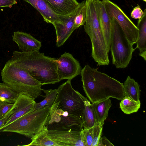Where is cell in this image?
<instances>
[{
  "label": "cell",
  "mask_w": 146,
  "mask_h": 146,
  "mask_svg": "<svg viewBox=\"0 0 146 146\" xmlns=\"http://www.w3.org/2000/svg\"><path fill=\"white\" fill-rule=\"evenodd\" d=\"M19 94L3 82L0 83V101L13 104Z\"/></svg>",
  "instance_id": "23"
},
{
  "label": "cell",
  "mask_w": 146,
  "mask_h": 146,
  "mask_svg": "<svg viewBox=\"0 0 146 146\" xmlns=\"http://www.w3.org/2000/svg\"><path fill=\"white\" fill-rule=\"evenodd\" d=\"M114 146L105 137H101L100 139L97 146Z\"/></svg>",
  "instance_id": "32"
},
{
  "label": "cell",
  "mask_w": 146,
  "mask_h": 146,
  "mask_svg": "<svg viewBox=\"0 0 146 146\" xmlns=\"http://www.w3.org/2000/svg\"><path fill=\"white\" fill-rule=\"evenodd\" d=\"M84 103V108L83 111L81 119L84 129L93 127L98 122L97 121L92 104L88 99L83 95Z\"/></svg>",
  "instance_id": "17"
},
{
  "label": "cell",
  "mask_w": 146,
  "mask_h": 146,
  "mask_svg": "<svg viewBox=\"0 0 146 146\" xmlns=\"http://www.w3.org/2000/svg\"><path fill=\"white\" fill-rule=\"evenodd\" d=\"M17 3L15 0H0V7H11L13 5Z\"/></svg>",
  "instance_id": "30"
},
{
  "label": "cell",
  "mask_w": 146,
  "mask_h": 146,
  "mask_svg": "<svg viewBox=\"0 0 146 146\" xmlns=\"http://www.w3.org/2000/svg\"><path fill=\"white\" fill-rule=\"evenodd\" d=\"M51 9L58 15H65L75 10L80 3L77 0H45Z\"/></svg>",
  "instance_id": "15"
},
{
  "label": "cell",
  "mask_w": 146,
  "mask_h": 146,
  "mask_svg": "<svg viewBox=\"0 0 146 146\" xmlns=\"http://www.w3.org/2000/svg\"><path fill=\"white\" fill-rule=\"evenodd\" d=\"M58 92L51 108L60 109L81 119L84 108L82 95L74 89L71 80H68L59 86Z\"/></svg>",
  "instance_id": "6"
},
{
  "label": "cell",
  "mask_w": 146,
  "mask_h": 146,
  "mask_svg": "<svg viewBox=\"0 0 146 146\" xmlns=\"http://www.w3.org/2000/svg\"><path fill=\"white\" fill-rule=\"evenodd\" d=\"M92 105L98 122L104 123L108 116L109 110L112 104L110 98L92 103Z\"/></svg>",
  "instance_id": "20"
},
{
  "label": "cell",
  "mask_w": 146,
  "mask_h": 146,
  "mask_svg": "<svg viewBox=\"0 0 146 146\" xmlns=\"http://www.w3.org/2000/svg\"><path fill=\"white\" fill-rule=\"evenodd\" d=\"M86 17V1L80 3L74 17L73 27L74 31L85 24Z\"/></svg>",
  "instance_id": "24"
},
{
  "label": "cell",
  "mask_w": 146,
  "mask_h": 146,
  "mask_svg": "<svg viewBox=\"0 0 146 146\" xmlns=\"http://www.w3.org/2000/svg\"><path fill=\"white\" fill-rule=\"evenodd\" d=\"M138 29V38L136 42V47L139 50V54L146 53V9L141 18L139 19L137 26Z\"/></svg>",
  "instance_id": "21"
},
{
  "label": "cell",
  "mask_w": 146,
  "mask_h": 146,
  "mask_svg": "<svg viewBox=\"0 0 146 146\" xmlns=\"http://www.w3.org/2000/svg\"><path fill=\"white\" fill-rule=\"evenodd\" d=\"M108 15L117 22L127 38L133 44L138 38V29L121 9L110 0H102Z\"/></svg>",
  "instance_id": "8"
},
{
  "label": "cell",
  "mask_w": 146,
  "mask_h": 146,
  "mask_svg": "<svg viewBox=\"0 0 146 146\" xmlns=\"http://www.w3.org/2000/svg\"><path fill=\"white\" fill-rule=\"evenodd\" d=\"M93 127L89 129H83L84 134L86 146H91L92 142Z\"/></svg>",
  "instance_id": "28"
},
{
  "label": "cell",
  "mask_w": 146,
  "mask_h": 146,
  "mask_svg": "<svg viewBox=\"0 0 146 146\" xmlns=\"http://www.w3.org/2000/svg\"><path fill=\"white\" fill-rule=\"evenodd\" d=\"M104 124L98 122L93 127L92 142L91 146H97L101 137Z\"/></svg>",
  "instance_id": "26"
},
{
  "label": "cell",
  "mask_w": 146,
  "mask_h": 146,
  "mask_svg": "<svg viewBox=\"0 0 146 146\" xmlns=\"http://www.w3.org/2000/svg\"><path fill=\"white\" fill-rule=\"evenodd\" d=\"M13 104H10L6 102L0 101V119L7 113L13 106Z\"/></svg>",
  "instance_id": "27"
},
{
  "label": "cell",
  "mask_w": 146,
  "mask_h": 146,
  "mask_svg": "<svg viewBox=\"0 0 146 146\" xmlns=\"http://www.w3.org/2000/svg\"><path fill=\"white\" fill-rule=\"evenodd\" d=\"M121 100L120 108L125 114H129L137 112L140 108V102H136L124 97Z\"/></svg>",
  "instance_id": "25"
},
{
  "label": "cell",
  "mask_w": 146,
  "mask_h": 146,
  "mask_svg": "<svg viewBox=\"0 0 146 146\" xmlns=\"http://www.w3.org/2000/svg\"><path fill=\"white\" fill-rule=\"evenodd\" d=\"M144 13V12L139 5L135 7L132 11L131 17L135 19H139L141 17Z\"/></svg>",
  "instance_id": "29"
},
{
  "label": "cell",
  "mask_w": 146,
  "mask_h": 146,
  "mask_svg": "<svg viewBox=\"0 0 146 146\" xmlns=\"http://www.w3.org/2000/svg\"><path fill=\"white\" fill-rule=\"evenodd\" d=\"M12 38V40L17 44L22 52L39 51L42 46L41 42L30 34L22 31L14 32Z\"/></svg>",
  "instance_id": "14"
},
{
  "label": "cell",
  "mask_w": 146,
  "mask_h": 146,
  "mask_svg": "<svg viewBox=\"0 0 146 146\" xmlns=\"http://www.w3.org/2000/svg\"><path fill=\"white\" fill-rule=\"evenodd\" d=\"M48 131L47 127L45 125L39 132L31 138V143L24 146H59L56 142L48 136Z\"/></svg>",
  "instance_id": "19"
},
{
  "label": "cell",
  "mask_w": 146,
  "mask_h": 146,
  "mask_svg": "<svg viewBox=\"0 0 146 146\" xmlns=\"http://www.w3.org/2000/svg\"><path fill=\"white\" fill-rule=\"evenodd\" d=\"M51 107L46 106L29 112L0 130V132L17 133L31 138L45 125Z\"/></svg>",
  "instance_id": "4"
},
{
  "label": "cell",
  "mask_w": 146,
  "mask_h": 146,
  "mask_svg": "<svg viewBox=\"0 0 146 146\" xmlns=\"http://www.w3.org/2000/svg\"><path fill=\"white\" fill-rule=\"evenodd\" d=\"M99 22L109 52L112 30L111 18L107 13L102 1L94 0Z\"/></svg>",
  "instance_id": "13"
},
{
  "label": "cell",
  "mask_w": 146,
  "mask_h": 146,
  "mask_svg": "<svg viewBox=\"0 0 146 146\" xmlns=\"http://www.w3.org/2000/svg\"><path fill=\"white\" fill-rule=\"evenodd\" d=\"M11 60L24 69L43 85L54 84L61 81L57 72L56 59L39 52L14 51Z\"/></svg>",
  "instance_id": "2"
},
{
  "label": "cell",
  "mask_w": 146,
  "mask_h": 146,
  "mask_svg": "<svg viewBox=\"0 0 146 146\" xmlns=\"http://www.w3.org/2000/svg\"><path fill=\"white\" fill-rule=\"evenodd\" d=\"M143 1H144L145 2H146V0H142Z\"/></svg>",
  "instance_id": "33"
},
{
  "label": "cell",
  "mask_w": 146,
  "mask_h": 146,
  "mask_svg": "<svg viewBox=\"0 0 146 146\" xmlns=\"http://www.w3.org/2000/svg\"><path fill=\"white\" fill-rule=\"evenodd\" d=\"M3 82L19 94L36 98L40 94L43 84L33 78L11 60L7 61L1 72Z\"/></svg>",
  "instance_id": "3"
},
{
  "label": "cell",
  "mask_w": 146,
  "mask_h": 146,
  "mask_svg": "<svg viewBox=\"0 0 146 146\" xmlns=\"http://www.w3.org/2000/svg\"><path fill=\"white\" fill-rule=\"evenodd\" d=\"M13 113V110L12 107L3 116L1 119H0V129L4 125L8 119Z\"/></svg>",
  "instance_id": "31"
},
{
  "label": "cell",
  "mask_w": 146,
  "mask_h": 146,
  "mask_svg": "<svg viewBox=\"0 0 146 146\" xmlns=\"http://www.w3.org/2000/svg\"><path fill=\"white\" fill-rule=\"evenodd\" d=\"M56 62L57 72L61 80L67 79L71 80L81 73L82 68L79 62L70 54L65 52Z\"/></svg>",
  "instance_id": "9"
},
{
  "label": "cell",
  "mask_w": 146,
  "mask_h": 146,
  "mask_svg": "<svg viewBox=\"0 0 146 146\" xmlns=\"http://www.w3.org/2000/svg\"><path fill=\"white\" fill-rule=\"evenodd\" d=\"M48 135L59 146H86L82 130L77 131L48 130Z\"/></svg>",
  "instance_id": "10"
},
{
  "label": "cell",
  "mask_w": 146,
  "mask_h": 146,
  "mask_svg": "<svg viewBox=\"0 0 146 146\" xmlns=\"http://www.w3.org/2000/svg\"><path fill=\"white\" fill-rule=\"evenodd\" d=\"M111 18L112 30L110 50L112 63L116 68H124L129 64L132 53L136 48H133V44L129 41L118 23Z\"/></svg>",
  "instance_id": "5"
},
{
  "label": "cell",
  "mask_w": 146,
  "mask_h": 146,
  "mask_svg": "<svg viewBox=\"0 0 146 146\" xmlns=\"http://www.w3.org/2000/svg\"><path fill=\"white\" fill-rule=\"evenodd\" d=\"M41 90L45 94V95H42L40 94V96L44 98V99L40 102L36 103L34 107V110L41 109L47 106H51L54 102L58 92V89Z\"/></svg>",
  "instance_id": "22"
},
{
  "label": "cell",
  "mask_w": 146,
  "mask_h": 146,
  "mask_svg": "<svg viewBox=\"0 0 146 146\" xmlns=\"http://www.w3.org/2000/svg\"><path fill=\"white\" fill-rule=\"evenodd\" d=\"M45 125L48 130L80 131L83 129L80 118L51 108Z\"/></svg>",
  "instance_id": "7"
},
{
  "label": "cell",
  "mask_w": 146,
  "mask_h": 146,
  "mask_svg": "<svg viewBox=\"0 0 146 146\" xmlns=\"http://www.w3.org/2000/svg\"><path fill=\"white\" fill-rule=\"evenodd\" d=\"M32 5L41 14L44 20L48 23L53 24L59 21L58 15L54 13L45 0H24Z\"/></svg>",
  "instance_id": "16"
},
{
  "label": "cell",
  "mask_w": 146,
  "mask_h": 146,
  "mask_svg": "<svg viewBox=\"0 0 146 146\" xmlns=\"http://www.w3.org/2000/svg\"><path fill=\"white\" fill-rule=\"evenodd\" d=\"M138 83L128 76L123 84L124 97L139 102L140 90Z\"/></svg>",
  "instance_id": "18"
},
{
  "label": "cell",
  "mask_w": 146,
  "mask_h": 146,
  "mask_svg": "<svg viewBox=\"0 0 146 146\" xmlns=\"http://www.w3.org/2000/svg\"><path fill=\"white\" fill-rule=\"evenodd\" d=\"M77 8L68 15H58L59 21L52 24L56 32V45L57 47L62 46L74 31L72 29L74 21Z\"/></svg>",
  "instance_id": "11"
},
{
  "label": "cell",
  "mask_w": 146,
  "mask_h": 146,
  "mask_svg": "<svg viewBox=\"0 0 146 146\" xmlns=\"http://www.w3.org/2000/svg\"><path fill=\"white\" fill-rule=\"evenodd\" d=\"M35 100L30 96L19 94L12 106L13 113L0 130L22 116L34 111L36 103Z\"/></svg>",
  "instance_id": "12"
},
{
  "label": "cell",
  "mask_w": 146,
  "mask_h": 146,
  "mask_svg": "<svg viewBox=\"0 0 146 146\" xmlns=\"http://www.w3.org/2000/svg\"><path fill=\"white\" fill-rule=\"evenodd\" d=\"M80 74L84 90L92 103L110 98L121 100L124 97L123 84L98 68L87 64Z\"/></svg>",
  "instance_id": "1"
}]
</instances>
